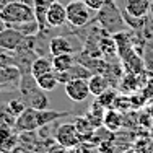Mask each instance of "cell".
<instances>
[{
  "instance_id": "cell-1",
  "label": "cell",
  "mask_w": 153,
  "mask_h": 153,
  "mask_svg": "<svg viewBox=\"0 0 153 153\" xmlns=\"http://www.w3.org/2000/svg\"><path fill=\"white\" fill-rule=\"evenodd\" d=\"M68 116V112L64 111H49V109H36L33 106H26L20 116L15 119V130L16 132H34L47 124L57 121L60 117Z\"/></svg>"
},
{
  "instance_id": "cell-2",
  "label": "cell",
  "mask_w": 153,
  "mask_h": 153,
  "mask_svg": "<svg viewBox=\"0 0 153 153\" xmlns=\"http://www.w3.org/2000/svg\"><path fill=\"white\" fill-rule=\"evenodd\" d=\"M0 18L7 23V26H20L25 23L36 21V13L28 3L23 2H10L0 8Z\"/></svg>"
},
{
  "instance_id": "cell-3",
  "label": "cell",
  "mask_w": 153,
  "mask_h": 153,
  "mask_svg": "<svg viewBox=\"0 0 153 153\" xmlns=\"http://www.w3.org/2000/svg\"><path fill=\"white\" fill-rule=\"evenodd\" d=\"M98 21H100L101 28L108 31L109 34H116V33L124 31V21L119 8L116 7L114 2L106 0L103 8L98 10Z\"/></svg>"
},
{
  "instance_id": "cell-4",
  "label": "cell",
  "mask_w": 153,
  "mask_h": 153,
  "mask_svg": "<svg viewBox=\"0 0 153 153\" xmlns=\"http://www.w3.org/2000/svg\"><path fill=\"white\" fill-rule=\"evenodd\" d=\"M65 10H67V23L76 28L86 26L93 18V10L83 0H72V2H68L65 5Z\"/></svg>"
},
{
  "instance_id": "cell-5",
  "label": "cell",
  "mask_w": 153,
  "mask_h": 153,
  "mask_svg": "<svg viewBox=\"0 0 153 153\" xmlns=\"http://www.w3.org/2000/svg\"><path fill=\"white\" fill-rule=\"evenodd\" d=\"M54 140L65 148H75L82 143V138L76 132V127L74 122L59 124L54 130Z\"/></svg>"
},
{
  "instance_id": "cell-6",
  "label": "cell",
  "mask_w": 153,
  "mask_h": 153,
  "mask_svg": "<svg viewBox=\"0 0 153 153\" xmlns=\"http://www.w3.org/2000/svg\"><path fill=\"white\" fill-rule=\"evenodd\" d=\"M28 36L13 26H7L0 33V51H18Z\"/></svg>"
},
{
  "instance_id": "cell-7",
  "label": "cell",
  "mask_w": 153,
  "mask_h": 153,
  "mask_svg": "<svg viewBox=\"0 0 153 153\" xmlns=\"http://www.w3.org/2000/svg\"><path fill=\"white\" fill-rule=\"evenodd\" d=\"M65 94L75 103H83L90 96V86L86 78H74L65 83Z\"/></svg>"
},
{
  "instance_id": "cell-8",
  "label": "cell",
  "mask_w": 153,
  "mask_h": 153,
  "mask_svg": "<svg viewBox=\"0 0 153 153\" xmlns=\"http://www.w3.org/2000/svg\"><path fill=\"white\" fill-rule=\"evenodd\" d=\"M46 23L52 28H60L67 23V10L60 2H52L46 8Z\"/></svg>"
},
{
  "instance_id": "cell-9",
  "label": "cell",
  "mask_w": 153,
  "mask_h": 153,
  "mask_svg": "<svg viewBox=\"0 0 153 153\" xmlns=\"http://www.w3.org/2000/svg\"><path fill=\"white\" fill-rule=\"evenodd\" d=\"M150 0H127L126 2V8L124 13L130 18H135V20H142L150 10Z\"/></svg>"
},
{
  "instance_id": "cell-10",
  "label": "cell",
  "mask_w": 153,
  "mask_h": 153,
  "mask_svg": "<svg viewBox=\"0 0 153 153\" xmlns=\"http://www.w3.org/2000/svg\"><path fill=\"white\" fill-rule=\"evenodd\" d=\"M49 52L51 56H59V54H74L75 47L65 36H56L49 41Z\"/></svg>"
},
{
  "instance_id": "cell-11",
  "label": "cell",
  "mask_w": 153,
  "mask_h": 153,
  "mask_svg": "<svg viewBox=\"0 0 153 153\" xmlns=\"http://www.w3.org/2000/svg\"><path fill=\"white\" fill-rule=\"evenodd\" d=\"M88 86H90V93L93 96H100L103 91L111 86V82L108 80V76L104 74H93L88 78Z\"/></svg>"
},
{
  "instance_id": "cell-12",
  "label": "cell",
  "mask_w": 153,
  "mask_h": 153,
  "mask_svg": "<svg viewBox=\"0 0 153 153\" xmlns=\"http://www.w3.org/2000/svg\"><path fill=\"white\" fill-rule=\"evenodd\" d=\"M74 124L76 127V132H78L82 142H85V140L88 142V140H91V138H93L96 129H94V126L88 121V119H86V116H80V117H76L74 121Z\"/></svg>"
},
{
  "instance_id": "cell-13",
  "label": "cell",
  "mask_w": 153,
  "mask_h": 153,
  "mask_svg": "<svg viewBox=\"0 0 153 153\" xmlns=\"http://www.w3.org/2000/svg\"><path fill=\"white\" fill-rule=\"evenodd\" d=\"M52 59H47V57H38L31 62V67H30V75L33 78H38V76L47 74V72H52Z\"/></svg>"
},
{
  "instance_id": "cell-14",
  "label": "cell",
  "mask_w": 153,
  "mask_h": 153,
  "mask_svg": "<svg viewBox=\"0 0 153 153\" xmlns=\"http://www.w3.org/2000/svg\"><path fill=\"white\" fill-rule=\"evenodd\" d=\"M103 126L106 127V130H109V132H116V130H119L122 127V114H121V111H117L116 108L106 109Z\"/></svg>"
},
{
  "instance_id": "cell-15",
  "label": "cell",
  "mask_w": 153,
  "mask_h": 153,
  "mask_svg": "<svg viewBox=\"0 0 153 153\" xmlns=\"http://www.w3.org/2000/svg\"><path fill=\"white\" fill-rule=\"evenodd\" d=\"M21 78V74L16 65H2L0 67V85L7 83H18Z\"/></svg>"
},
{
  "instance_id": "cell-16",
  "label": "cell",
  "mask_w": 153,
  "mask_h": 153,
  "mask_svg": "<svg viewBox=\"0 0 153 153\" xmlns=\"http://www.w3.org/2000/svg\"><path fill=\"white\" fill-rule=\"evenodd\" d=\"M104 112H106V109H104L101 104H98L96 101L93 103V106L88 109V112H86V119H88L90 122L94 126V129H98V127L103 126V121H104Z\"/></svg>"
},
{
  "instance_id": "cell-17",
  "label": "cell",
  "mask_w": 153,
  "mask_h": 153,
  "mask_svg": "<svg viewBox=\"0 0 153 153\" xmlns=\"http://www.w3.org/2000/svg\"><path fill=\"white\" fill-rule=\"evenodd\" d=\"M36 85H38L42 91H52V90H56L57 85H59L56 72L52 70V72H47V74L38 76V78H36Z\"/></svg>"
},
{
  "instance_id": "cell-18",
  "label": "cell",
  "mask_w": 153,
  "mask_h": 153,
  "mask_svg": "<svg viewBox=\"0 0 153 153\" xmlns=\"http://www.w3.org/2000/svg\"><path fill=\"white\" fill-rule=\"evenodd\" d=\"M74 64H75L74 54H59V56H52V67H54V72L68 70V68H70Z\"/></svg>"
},
{
  "instance_id": "cell-19",
  "label": "cell",
  "mask_w": 153,
  "mask_h": 153,
  "mask_svg": "<svg viewBox=\"0 0 153 153\" xmlns=\"http://www.w3.org/2000/svg\"><path fill=\"white\" fill-rule=\"evenodd\" d=\"M117 96H119L117 91H114V90L108 88L106 91H103V93L100 94V96H96V103L101 104V106H103L104 109H111V108H114Z\"/></svg>"
},
{
  "instance_id": "cell-20",
  "label": "cell",
  "mask_w": 153,
  "mask_h": 153,
  "mask_svg": "<svg viewBox=\"0 0 153 153\" xmlns=\"http://www.w3.org/2000/svg\"><path fill=\"white\" fill-rule=\"evenodd\" d=\"M7 108H8V111L16 117V116H20L21 112L26 109V104H25L23 100H12L8 104H7Z\"/></svg>"
},
{
  "instance_id": "cell-21",
  "label": "cell",
  "mask_w": 153,
  "mask_h": 153,
  "mask_svg": "<svg viewBox=\"0 0 153 153\" xmlns=\"http://www.w3.org/2000/svg\"><path fill=\"white\" fill-rule=\"evenodd\" d=\"M93 12H98L100 8H103V5L106 3V0H83Z\"/></svg>"
},
{
  "instance_id": "cell-22",
  "label": "cell",
  "mask_w": 153,
  "mask_h": 153,
  "mask_svg": "<svg viewBox=\"0 0 153 153\" xmlns=\"http://www.w3.org/2000/svg\"><path fill=\"white\" fill-rule=\"evenodd\" d=\"M46 153H68V148H65V147H62L60 143H54V145H51L49 148H47V152Z\"/></svg>"
},
{
  "instance_id": "cell-23",
  "label": "cell",
  "mask_w": 153,
  "mask_h": 153,
  "mask_svg": "<svg viewBox=\"0 0 153 153\" xmlns=\"http://www.w3.org/2000/svg\"><path fill=\"white\" fill-rule=\"evenodd\" d=\"M114 150V147H112V143L109 142V143H100V152L101 153H112Z\"/></svg>"
},
{
  "instance_id": "cell-24",
  "label": "cell",
  "mask_w": 153,
  "mask_h": 153,
  "mask_svg": "<svg viewBox=\"0 0 153 153\" xmlns=\"http://www.w3.org/2000/svg\"><path fill=\"white\" fill-rule=\"evenodd\" d=\"M5 28H7V23L2 20V18H0V33H2L3 30H5Z\"/></svg>"
}]
</instances>
